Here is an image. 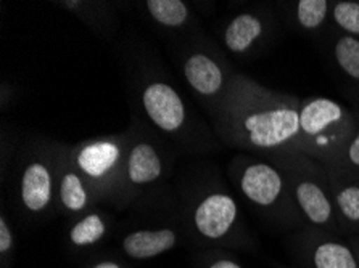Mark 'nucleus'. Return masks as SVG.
I'll use <instances>...</instances> for the list:
<instances>
[{
  "label": "nucleus",
  "mask_w": 359,
  "mask_h": 268,
  "mask_svg": "<svg viewBox=\"0 0 359 268\" xmlns=\"http://www.w3.org/2000/svg\"><path fill=\"white\" fill-rule=\"evenodd\" d=\"M243 129L253 146H282L300 135V111L285 105L261 109L243 119Z\"/></svg>",
  "instance_id": "f257e3e1"
},
{
  "label": "nucleus",
  "mask_w": 359,
  "mask_h": 268,
  "mask_svg": "<svg viewBox=\"0 0 359 268\" xmlns=\"http://www.w3.org/2000/svg\"><path fill=\"white\" fill-rule=\"evenodd\" d=\"M345 113L339 103L329 98H316L300 111V135L318 148H330L345 127Z\"/></svg>",
  "instance_id": "f03ea898"
},
{
  "label": "nucleus",
  "mask_w": 359,
  "mask_h": 268,
  "mask_svg": "<svg viewBox=\"0 0 359 268\" xmlns=\"http://www.w3.org/2000/svg\"><path fill=\"white\" fill-rule=\"evenodd\" d=\"M144 106L151 121L166 132L181 127L186 116L181 98L166 84H151L144 94Z\"/></svg>",
  "instance_id": "7ed1b4c3"
},
{
  "label": "nucleus",
  "mask_w": 359,
  "mask_h": 268,
  "mask_svg": "<svg viewBox=\"0 0 359 268\" xmlns=\"http://www.w3.org/2000/svg\"><path fill=\"white\" fill-rule=\"evenodd\" d=\"M237 217V206L226 195H213L206 198L195 212V227L210 239L222 238L229 232Z\"/></svg>",
  "instance_id": "20e7f679"
},
{
  "label": "nucleus",
  "mask_w": 359,
  "mask_h": 268,
  "mask_svg": "<svg viewBox=\"0 0 359 268\" xmlns=\"http://www.w3.org/2000/svg\"><path fill=\"white\" fill-rule=\"evenodd\" d=\"M284 182L280 174L268 164H255L245 171L242 190L245 196L255 204L268 207L274 204L282 193Z\"/></svg>",
  "instance_id": "39448f33"
},
{
  "label": "nucleus",
  "mask_w": 359,
  "mask_h": 268,
  "mask_svg": "<svg viewBox=\"0 0 359 268\" xmlns=\"http://www.w3.org/2000/svg\"><path fill=\"white\" fill-rule=\"evenodd\" d=\"M176 244V233L172 230H142L128 234L123 241V249L133 259H151L170 251Z\"/></svg>",
  "instance_id": "423d86ee"
},
{
  "label": "nucleus",
  "mask_w": 359,
  "mask_h": 268,
  "mask_svg": "<svg viewBox=\"0 0 359 268\" xmlns=\"http://www.w3.org/2000/svg\"><path fill=\"white\" fill-rule=\"evenodd\" d=\"M52 195V180L47 167L42 164H32L26 169L21 196L29 211H42L48 204Z\"/></svg>",
  "instance_id": "0eeeda50"
},
{
  "label": "nucleus",
  "mask_w": 359,
  "mask_h": 268,
  "mask_svg": "<svg viewBox=\"0 0 359 268\" xmlns=\"http://www.w3.org/2000/svg\"><path fill=\"white\" fill-rule=\"evenodd\" d=\"M189 84L203 95L216 94L222 85V73L217 64L205 55H195L184 68Z\"/></svg>",
  "instance_id": "6e6552de"
},
{
  "label": "nucleus",
  "mask_w": 359,
  "mask_h": 268,
  "mask_svg": "<svg viewBox=\"0 0 359 268\" xmlns=\"http://www.w3.org/2000/svg\"><path fill=\"white\" fill-rule=\"evenodd\" d=\"M297 199L304 216L313 223L325 225L332 220V204L318 183L302 182L297 187Z\"/></svg>",
  "instance_id": "1a4fd4ad"
},
{
  "label": "nucleus",
  "mask_w": 359,
  "mask_h": 268,
  "mask_svg": "<svg viewBox=\"0 0 359 268\" xmlns=\"http://www.w3.org/2000/svg\"><path fill=\"white\" fill-rule=\"evenodd\" d=\"M119 150L113 143H95L86 146L78 157V164L90 177H102L115 166Z\"/></svg>",
  "instance_id": "9d476101"
},
{
  "label": "nucleus",
  "mask_w": 359,
  "mask_h": 268,
  "mask_svg": "<svg viewBox=\"0 0 359 268\" xmlns=\"http://www.w3.org/2000/svg\"><path fill=\"white\" fill-rule=\"evenodd\" d=\"M161 174V162L150 145H137L129 156V178L134 183L154 182Z\"/></svg>",
  "instance_id": "9b49d317"
},
{
  "label": "nucleus",
  "mask_w": 359,
  "mask_h": 268,
  "mask_svg": "<svg viewBox=\"0 0 359 268\" xmlns=\"http://www.w3.org/2000/svg\"><path fill=\"white\" fill-rule=\"evenodd\" d=\"M263 26L253 15H241L232 21L226 31V45L229 50L242 53L258 39Z\"/></svg>",
  "instance_id": "f8f14e48"
},
{
  "label": "nucleus",
  "mask_w": 359,
  "mask_h": 268,
  "mask_svg": "<svg viewBox=\"0 0 359 268\" xmlns=\"http://www.w3.org/2000/svg\"><path fill=\"white\" fill-rule=\"evenodd\" d=\"M314 268H358V259L345 244L327 241L316 246L313 253Z\"/></svg>",
  "instance_id": "ddd939ff"
},
{
  "label": "nucleus",
  "mask_w": 359,
  "mask_h": 268,
  "mask_svg": "<svg viewBox=\"0 0 359 268\" xmlns=\"http://www.w3.org/2000/svg\"><path fill=\"white\" fill-rule=\"evenodd\" d=\"M149 12L165 26H181L187 18V7L181 0H149Z\"/></svg>",
  "instance_id": "4468645a"
},
{
  "label": "nucleus",
  "mask_w": 359,
  "mask_h": 268,
  "mask_svg": "<svg viewBox=\"0 0 359 268\" xmlns=\"http://www.w3.org/2000/svg\"><path fill=\"white\" fill-rule=\"evenodd\" d=\"M335 58L340 68L353 79L359 80V41L351 36H345L337 42Z\"/></svg>",
  "instance_id": "2eb2a0df"
},
{
  "label": "nucleus",
  "mask_w": 359,
  "mask_h": 268,
  "mask_svg": "<svg viewBox=\"0 0 359 268\" xmlns=\"http://www.w3.org/2000/svg\"><path fill=\"white\" fill-rule=\"evenodd\" d=\"M105 234V223L97 214L87 216L78 225H74L69 238L76 246H90Z\"/></svg>",
  "instance_id": "dca6fc26"
},
{
  "label": "nucleus",
  "mask_w": 359,
  "mask_h": 268,
  "mask_svg": "<svg viewBox=\"0 0 359 268\" xmlns=\"http://www.w3.org/2000/svg\"><path fill=\"white\" fill-rule=\"evenodd\" d=\"M329 3L325 0H302L298 2V21L306 29H314L324 23Z\"/></svg>",
  "instance_id": "f3484780"
},
{
  "label": "nucleus",
  "mask_w": 359,
  "mask_h": 268,
  "mask_svg": "<svg viewBox=\"0 0 359 268\" xmlns=\"http://www.w3.org/2000/svg\"><path fill=\"white\" fill-rule=\"evenodd\" d=\"M62 201L72 211H81L87 202V195L76 174L65 175L62 180Z\"/></svg>",
  "instance_id": "a211bd4d"
},
{
  "label": "nucleus",
  "mask_w": 359,
  "mask_h": 268,
  "mask_svg": "<svg viewBox=\"0 0 359 268\" xmlns=\"http://www.w3.org/2000/svg\"><path fill=\"white\" fill-rule=\"evenodd\" d=\"M334 18L345 31L359 34V3L340 2L334 8Z\"/></svg>",
  "instance_id": "6ab92c4d"
},
{
  "label": "nucleus",
  "mask_w": 359,
  "mask_h": 268,
  "mask_svg": "<svg viewBox=\"0 0 359 268\" xmlns=\"http://www.w3.org/2000/svg\"><path fill=\"white\" fill-rule=\"evenodd\" d=\"M337 204L346 220L359 222V187H346L337 195Z\"/></svg>",
  "instance_id": "aec40b11"
},
{
  "label": "nucleus",
  "mask_w": 359,
  "mask_h": 268,
  "mask_svg": "<svg viewBox=\"0 0 359 268\" xmlns=\"http://www.w3.org/2000/svg\"><path fill=\"white\" fill-rule=\"evenodd\" d=\"M13 244V238H12V232L7 225V222L4 218H0V253L7 254L10 249H12Z\"/></svg>",
  "instance_id": "412c9836"
},
{
  "label": "nucleus",
  "mask_w": 359,
  "mask_h": 268,
  "mask_svg": "<svg viewBox=\"0 0 359 268\" xmlns=\"http://www.w3.org/2000/svg\"><path fill=\"white\" fill-rule=\"evenodd\" d=\"M348 160L359 167V134L351 141L350 148H348Z\"/></svg>",
  "instance_id": "4be33fe9"
},
{
  "label": "nucleus",
  "mask_w": 359,
  "mask_h": 268,
  "mask_svg": "<svg viewBox=\"0 0 359 268\" xmlns=\"http://www.w3.org/2000/svg\"><path fill=\"white\" fill-rule=\"evenodd\" d=\"M210 268H242V267L237 265L236 262H231V260H217Z\"/></svg>",
  "instance_id": "5701e85b"
},
{
  "label": "nucleus",
  "mask_w": 359,
  "mask_h": 268,
  "mask_svg": "<svg viewBox=\"0 0 359 268\" xmlns=\"http://www.w3.org/2000/svg\"><path fill=\"white\" fill-rule=\"evenodd\" d=\"M94 268H121L115 262H100L99 265H95Z\"/></svg>",
  "instance_id": "b1692460"
},
{
  "label": "nucleus",
  "mask_w": 359,
  "mask_h": 268,
  "mask_svg": "<svg viewBox=\"0 0 359 268\" xmlns=\"http://www.w3.org/2000/svg\"><path fill=\"white\" fill-rule=\"evenodd\" d=\"M358 264H359V253H358Z\"/></svg>",
  "instance_id": "393cba45"
}]
</instances>
